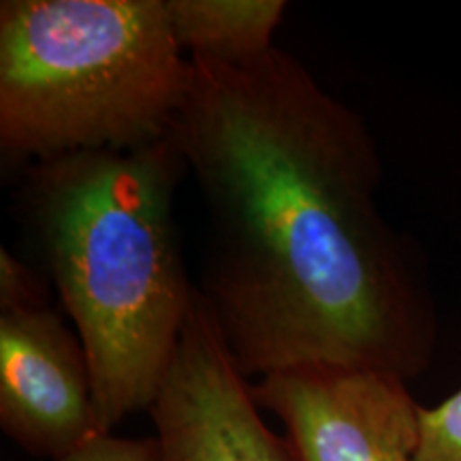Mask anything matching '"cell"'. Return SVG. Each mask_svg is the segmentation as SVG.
<instances>
[{
	"label": "cell",
	"mask_w": 461,
	"mask_h": 461,
	"mask_svg": "<svg viewBox=\"0 0 461 461\" xmlns=\"http://www.w3.org/2000/svg\"><path fill=\"white\" fill-rule=\"evenodd\" d=\"M169 135L210 221L199 295L246 378L428 367L434 302L378 210L376 143L302 62L190 58Z\"/></svg>",
	"instance_id": "obj_1"
},
{
	"label": "cell",
	"mask_w": 461,
	"mask_h": 461,
	"mask_svg": "<svg viewBox=\"0 0 461 461\" xmlns=\"http://www.w3.org/2000/svg\"><path fill=\"white\" fill-rule=\"evenodd\" d=\"M184 171L171 135L28 171L26 227L88 355L105 434L157 400L197 293L173 218Z\"/></svg>",
	"instance_id": "obj_2"
},
{
	"label": "cell",
	"mask_w": 461,
	"mask_h": 461,
	"mask_svg": "<svg viewBox=\"0 0 461 461\" xmlns=\"http://www.w3.org/2000/svg\"><path fill=\"white\" fill-rule=\"evenodd\" d=\"M190 84L167 0H5L0 148L50 160L171 132Z\"/></svg>",
	"instance_id": "obj_3"
},
{
	"label": "cell",
	"mask_w": 461,
	"mask_h": 461,
	"mask_svg": "<svg viewBox=\"0 0 461 461\" xmlns=\"http://www.w3.org/2000/svg\"><path fill=\"white\" fill-rule=\"evenodd\" d=\"M149 414L154 461H295L263 420L199 288Z\"/></svg>",
	"instance_id": "obj_4"
},
{
	"label": "cell",
	"mask_w": 461,
	"mask_h": 461,
	"mask_svg": "<svg viewBox=\"0 0 461 461\" xmlns=\"http://www.w3.org/2000/svg\"><path fill=\"white\" fill-rule=\"evenodd\" d=\"M252 395L285 425L295 461H414L419 403L406 380L305 367L261 378Z\"/></svg>",
	"instance_id": "obj_5"
},
{
	"label": "cell",
	"mask_w": 461,
	"mask_h": 461,
	"mask_svg": "<svg viewBox=\"0 0 461 461\" xmlns=\"http://www.w3.org/2000/svg\"><path fill=\"white\" fill-rule=\"evenodd\" d=\"M0 428L51 461L105 434L82 339L54 310L0 314Z\"/></svg>",
	"instance_id": "obj_6"
},
{
	"label": "cell",
	"mask_w": 461,
	"mask_h": 461,
	"mask_svg": "<svg viewBox=\"0 0 461 461\" xmlns=\"http://www.w3.org/2000/svg\"><path fill=\"white\" fill-rule=\"evenodd\" d=\"M176 41L188 58L240 65L274 48L285 0H167Z\"/></svg>",
	"instance_id": "obj_7"
},
{
	"label": "cell",
	"mask_w": 461,
	"mask_h": 461,
	"mask_svg": "<svg viewBox=\"0 0 461 461\" xmlns=\"http://www.w3.org/2000/svg\"><path fill=\"white\" fill-rule=\"evenodd\" d=\"M414 461H461V389L434 408L419 406Z\"/></svg>",
	"instance_id": "obj_8"
},
{
	"label": "cell",
	"mask_w": 461,
	"mask_h": 461,
	"mask_svg": "<svg viewBox=\"0 0 461 461\" xmlns=\"http://www.w3.org/2000/svg\"><path fill=\"white\" fill-rule=\"evenodd\" d=\"M0 308L3 312L48 308V282L7 248H0Z\"/></svg>",
	"instance_id": "obj_9"
},
{
	"label": "cell",
	"mask_w": 461,
	"mask_h": 461,
	"mask_svg": "<svg viewBox=\"0 0 461 461\" xmlns=\"http://www.w3.org/2000/svg\"><path fill=\"white\" fill-rule=\"evenodd\" d=\"M154 455H157L154 436L118 438L103 434L58 461H154Z\"/></svg>",
	"instance_id": "obj_10"
}]
</instances>
